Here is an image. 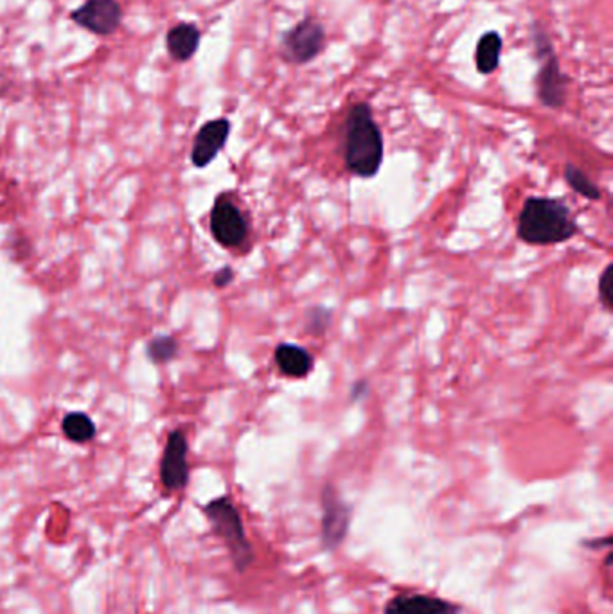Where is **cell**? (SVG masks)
<instances>
[{"label": "cell", "instance_id": "obj_18", "mask_svg": "<svg viewBox=\"0 0 613 614\" xmlns=\"http://www.w3.org/2000/svg\"><path fill=\"white\" fill-rule=\"evenodd\" d=\"M332 325V311L328 307H312L306 314V331L322 336Z\"/></svg>", "mask_w": 613, "mask_h": 614}, {"label": "cell", "instance_id": "obj_20", "mask_svg": "<svg viewBox=\"0 0 613 614\" xmlns=\"http://www.w3.org/2000/svg\"><path fill=\"white\" fill-rule=\"evenodd\" d=\"M232 281H234V270L228 268V266L220 268V270L215 273V279H213L215 286L220 288V290H222V288H227Z\"/></svg>", "mask_w": 613, "mask_h": 614}, {"label": "cell", "instance_id": "obj_7", "mask_svg": "<svg viewBox=\"0 0 613 614\" xmlns=\"http://www.w3.org/2000/svg\"><path fill=\"white\" fill-rule=\"evenodd\" d=\"M187 439L180 429H174L167 437L164 455L161 460V482L169 492L182 491L189 482V465H187Z\"/></svg>", "mask_w": 613, "mask_h": 614}, {"label": "cell", "instance_id": "obj_4", "mask_svg": "<svg viewBox=\"0 0 613 614\" xmlns=\"http://www.w3.org/2000/svg\"><path fill=\"white\" fill-rule=\"evenodd\" d=\"M204 513L213 526V532L220 537L228 550V556L238 571H245L252 561L254 552L247 539L243 519L236 505L227 498H217L204 507Z\"/></svg>", "mask_w": 613, "mask_h": 614}, {"label": "cell", "instance_id": "obj_15", "mask_svg": "<svg viewBox=\"0 0 613 614\" xmlns=\"http://www.w3.org/2000/svg\"><path fill=\"white\" fill-rule=\"evenodd\" d=\"M61 429H63V435L70 442H76V444L90 442L96 437V431H98L94 420L83 411L67 413L63 422H61Z\"/></svg>", "mask_w": 613, "mask_h": 614}, {"label": "cell", "instance_id": "obj_14", "mask_svg": "<svg viewBox=\"0 0 613 614\" xmlns=\"http://www.w3.org/2000/svg\"><path fill=\"white\" fill-rule=\"evenodd\" d=\"M502 37L497 31H488L479 38L475 51L477 70L484 76L493 74L501 65Z\"/></svg>", "mask_w": 613, "mask_h": 614}, {"label": "cell", "instance_id": "obj_17", "mask_svg": "<svg viewBox=\"0 0 613 614\" xmlns=\"http://www.w3.org/2000/svg\"><path fill=\"white\" fill-rule=\"evenodd\" d=\"M146 355L148 358L152 359L157 365H166L169 361L176 358L178 355V342L174 336L169 334H163V336H155L148 342L146 347Z\"/></svg>", "mask_w": 613, "mask_h": 614}, {"label": "cell", "instance_id": "obj_6", "mask_svg": "<svg viewBox=\"0 0 613 614\" xmlns=\"http://www.w3.org/2000/svg\"><path fill=\"white\" fill-rule=\"evenodd\" d=\"M209 228L215 241L228 250L239 249L248 238V221L228 195L218 196L213 205Z\"/></svg>", "mask_w": 613, "mask_h": 614}, {"label": "cell", "instance_id": "obj_2", "mask_svg": "<svg viewBox=\"0 0 613 614\" xmlns=\"http://www.w3.org/2000/svg\"><path fill=\"white\" fill-rule=\"evenodd\" d=\"M579 227L565 202L557 198H527L518 216V238L534 247L559 245L572 239Z\"/></svg>", "mask_w": 613, "mask_h": 614}, {"label": "cell", "instance_id": "obj_12", "mask_svg": "<svg viewBox=\"0 0 613 614\" xmlns=\"http://www.w3.org/2000/svg\"><path fill=\"white\" fill-rule=\"evenodd\" d=\"M274 359L280 374L291 379H304L313 370V356L301 345L279 344Z\"/></svg>", "mask_w": 613, "mask_h": 614}, {"label": "cell", "instance_id": "obj_10", "mask_svg": "<svg viewBox=\"0 0 613 614\" xmlns=\"http://www.w3.org/2000/svg\"><path fill=\"white\" fill-rule=\"evenodd\" d=\"M230 135V122L228 119H215L206 122L193 143L191 150V162L195 167H207L218 154L222 152L223 146L227 144V139Z\"/></svg>", "mask_w": 613, "mask_h": 614}, {"label": "cell", "instance_id": "obj_5", "mask_svg": "<svg viewBox=\"0 0 613 614\" xmlns=\"http://www.w3.org/2000/svg\"><path fill=\"white\" fill-rule=\"evenodd\" d=\"M326 46L324 26L308 16L288 29L280 38V58L291 65H306L313 61Z\"/></svg>", "mask_w": 613, "mask_h": 614}, {"label": "cell", "instance_id": "obj_3", "mask_svg": "<svg viewBox=\"0 0 613 614\" xmlns=\"http://www.w3.org/2000/svg\"><path fill=\"white\" fill-rule=\"evenodd\" d=\"M531 40L536 59L540 63L534 87H536V98L545 108L559 110L568 96V76L561 70L559 58H557L555 46L545 31L544 26H534L531 31Z\"/></svg>", "mask_w": 613, "mask_h": 614}, {"label": "cell", "instance_id": "obj_19", "mask_svg": "<svg viewBox=\"0 0 613 614\" xmlns=\"http://www.w3.org/2000/svg\"><path fill=\"white\" fill-rule=\"evenodd\" d=\"M599 301L607 311H612L613 307V264H608L605 271L599 277Z\"/></svg>", "mask_w": 613, "mask_h": 614}, {"label": "cell", "instance_id": "obj_9", "mask_svg": "<svg viewBox=\"0 0 613 614\" xmlns=\"http://www.w3.org/2000/svg\"><path fill=\"white\" fill-rule=\"evenodd\" d=\"M351 509L343 503L332 485L322 489V543L326 548H338L349 530Z\"/></svg>", "mask_w": 613, "mask_h": 614}, {"label": "cell", "instance_id": "obj_11", "mask_svg": "<svg viewBox=\"0 0 613 614\" xmlns=\"http://www.w3.org/2000/svg\"><path fill=\"white\" fill-rule=\"evenodd\" d=\"M457 608L448 600L430 595L396 597L386 608V614H455Z\"/></svg>", "mask_w": 613, "mask_h": 614}, {"label": "cell", "instance_id": "obj_1", "mask_svg": "<svg viewBox=\"0 0 613 614\" xmlns=\"http://www.w3.org/2000/svg\"><path fill=\"white\" fill-rule=\"evenodd\" d=\"M343 160L349 173L375 178L384 164V135L367 102H356L345 117Z\"/></svg>", "mask_w": 613, "mask_h": 614}, {"label": "cell", "instance_id": "obj_13", "mask_svg": "<svg viewBox=\"0 0 613 614\" xmlns=\"http://www.w3.org/2000/svg\"><path fill=\"white\" fill-rule=\"evenodd\" d=\"M167 52L176 61H187L200 48V29L195 24H176L169 29Z\"/></svg>", "mask_w": 613, "mask_h": 614}, {"label": "cell", "instance_id": "obj_16", "mask_svg": "<svg viewBox=\"0 0 613 614\" xmlns=\"http://www.w3.org/2000/svg\"><path fill=\"white\" fill-rule=\"evenodd\" d=\"M563 176H565V182L583 198L587 200H592V202H597L601 200V189L579 169L576 167L574 164H566L565 165V171H563Z\"/></svg>", "mask_w": 613, "mask_h": 614}, {"label": "cell", "instance_id": "obj_8", "mask_svg": "<svg viewBox=\"0 0 613 614\" xmlns=\"http://www.w3.org/2000/svg\"><path fill=\"white\" fill-rule=\"evenodd\" d=\"M70 16L83 29L107 37L119 29L122 9L117 0H87Z\"/></svg>", "mask_w": 613, "mask_h": 614}]
</instances>
